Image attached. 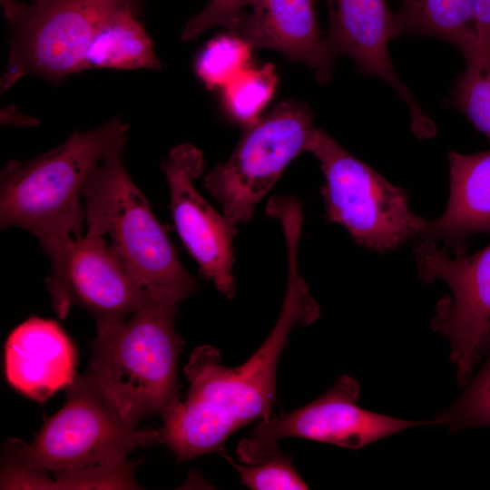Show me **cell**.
<instances>
[{
	"label": "cell",
	"mask_w": 490,
	"mask_h": 490,
	"mask_svg": "<svg viewBox=\"0 0 490 490\" xmlns=\"http://www.w3.org/2000/svg\"><path fill=\"white\" fill-rule=\"evenodd\" d=\"M288 279L279 316L267 339L242 365H222L211 346L195 348L184 373L188 393L163 420L161 443L178 461L223 450L229 436L243 426L270 417L275 401V379L281 352L295 327H306L320 315L309 286L299 272V240L286 241Z\"/></svg>",
	"instance_id": "1"
},
{
	"label": "cell",
	"mask_w": 490,
	"mask_h": 490,
	"mask_svg": "<svg viewBox=\"0 0 490 490\" xmlns=\"http://www.w3.org/2000/svg\"><path fill=\"white\" fill-rule=\"evenodd\" d=\"M129 124L115 116L86 132L75 131L59 146L26 161L11 160L0 173V226L20 228L39 243L82 236V190L98 163L128 140Z\"/></svg>",
	"instance_id": "2"
},
{
	"label": "cell",
	"mask_w": 490,
	"mask_h": 490,
	"mask_svg": "<svg viewBox=\"0 0 490 490\" xmlns=\"http://www.w3.org/2000/svg\"><path fill=\"white\" fill-rule=\"evenodd\" d=\"M177 308L148 294L137 311L91 343L85 374L131 427L152 416L163 418L181 401L177 362L184 340L175 330Z\"/></svg>",
	"instance_id": "3"
},
{
	"label": "cell",
	"mask_w": 490,
	"mask_h": 490,
	"mask_svg": "<svg viewBox=\"0 0 490 490\" xmlns=\"http://www.w3.org/2000/svg\"><path fill=\"white\" fill-rule=\"evenodd\" d=\"M127 141L98 163L82 190L86 232L109 236L110 244L152 298L179 305L197 289L164 227L124 167Z\"/></svg>",
	"instance_id": "4"
},
{
	"label": "cell",
	"mask_w": 490,
	"mask_h": 490,
	"mask_svg": "<svg viewBox=\"0 0 490 490\" xmlns=\"http://www.w3.org/2000/svg\"><path fill=\"white\" fill-rule=\"evenodd\" d=\"M161 443L159 430L127 426L112 402L84 374L65 387V403L34 439L8 443L1 482L8 488L48 472L116 467L136 448Z\"/></svg>",
	"instance_id": "5"
},
{
	"label": "cell",
	"mask_w": 490,
	"mask_h": 490,
	"mask_svg": "<svg viewBox=\"0 0 490 490\" xmlns=\"http://www.w3.org/2000/svg\"><path fill=\"white\" fill-rule=\"evenodd\" d=\"M7 22L8 59L1 91L24 76L59 84L84 71L87 54L119 15L142 10L141 0H40L25 5L1 0Z\"/></svg>",
	"instance_id": "6"
},
{
	"label": "cell",
	"mask_w": 490,
	"mask_h": 490,
	"mask_svg": "<svg viewBox=\"0 0 490 490\" xmlns=\"http://www.w3.org/2000/svg\"><path fill=\"white\" fill-rule=\"evenodd\" d=\"M308 152L325 177L321 195L329 221L342 225L359 245L386 252L424 234L428 220L408 207L405 190L393 185L315 129Z\"/></svg>",
	"instance_id": "7"
},
{
	"label": "cell",
	"mask_w": 490,
	"mask_h": 490,
	"mask_svg": "<svg viewBox=\"0 0 490 490\" xmlns=\"http://www.w3.org/2000/svg\"><path fill=\"white\" fill-rule=\"evenodd\" d=\"M312 119L304 103L278 104L250 123L229 159L204 177V188L232 225L248 223L288 164L308 152L316 129Z\"/></svg>",
	"instance_id": "8"
},
{
	"label": "cell",
	"mask_w": 490,
	"mask_h": 490,
	"mask_svg": "<svg viewBox=\"0 0 490 490\" xmlns=\"http://www.w3.org/2000/svg\"><path fill=\"white\" fill-rule=\"evenodd\" d=\"M40 246L51 262L45 279L51 305L62 319L73 306L81 307L94 319L97 335H104L137 311L148 297L103 236L67 235Z\"/></svg>",
	"instance_id": "9"
},
{
	"label": "cell",
	"mask_w": 490,
	"mask_h": 490,
	"mask_svg": "<svg viewBox=\"0 0 490 490\" xmlns=\"http://www.w3.org/2000/svg\"><path fill=\"white\" fill-rule=\"evenodd\" d=\"M358 382L341 376L324 394L289 414L261 420L238 445L240 462L257 465L281 455L284 437H301L350 449H359L412 426L435 420H404L366 410L358 406Z\"/></svg>",
	"instance_id": "10"
},
{
	"label": "cell",
	"mask_w": 490,
	"mask_h": 490,
	"mask_svg": "<svg viewBox=\"0 0 490 490\" xmlns=\"http://www.w3.org/2000/svg\"><path fill=\"white\" fill-rule=\"evenodd\" d=\"M414 254L423 281L440 279L451 290L437 303L430 326L449 340L457 381L466 386L490 327V244L470 256L451 258L435 240L424 239Z\"/></svg>",
	"instance_id": "11"
},
{
	"label": "cell",
	"mask_w": 490,
	"mask_h": 490,
	"mask_svg": "<svg viewBox=\"0 0 490 490\" xmlns=\"http://www.w3.org/2000/svg\"><path fill=\"white\" fill-rule=\"evenodd\" d=\"M203 165L202 152L189 143L175 146L161 163L180 239L198 263L200 273L231 299L235 295L232 243L238 230L196 190L193 181L201 174Z\"/></svg>",
	"instance_id": "12"
},
{
	"label": "cell",
	"mask_w": 490,
	"mask_h": 490,
	"mask_svg": "<svg viewBox=\"0 0 490 490\" xmlns=\"http://www.w3.org/2000/svg\"><path fill=\"white\" fill-rule=\"evenodd\" d=\"M329 25L328 44L337 56L353 58L358 68L380 77L401 96L414 129L428 128L431 121L403 84L392 66L387 45L398 35L396 14L387 0H327Z\"/></svg>",
	"instance_id": "13"
},
{
	"label": "cell",
	"mask_w": 490,
	"mask_h": 490,
	"mask_svg": "<svg viewBox=\"0 0 490 490\" xmlns=\"http://www.w3.org/2000/svg\"><path fill=\"white\" fill-rule=\"evenodd\" d=\"M229 27L252 47L275 49L328 82L336 55L319 33L315 0H257Z\"/></svg>",
	"instance_id": "14"
},
{
	"label": "cell",
	"mask_w": 490,
	"mask_h": 490,
	"mask_svg": "<svg viewBox=\"0 0 490 490\" xmlns=\"http://www.w3.org/2000/svg\"><path fill=\"white\" fill-rule=\"evenodd\" d=\"M75 358L74 346L59 324L33 316L6 340V379L18 392L43 403L74 381Z\"/></svg>",
	"instance_id": "15"
},
{
	"label": "cell",
	"mask_w": 490,
	"mask_h": 490,
	"mask_svg": "<svg viewBox=\"0 0 490 490\" xmlns=\"http://www.w3.org/2000/svg\"><path fill=\"white\" fill-rule=\"evenodd\" d=\"M450 194L444 213L428 220L423 239L441 240L462 256L469 237L490 233V150L450 152Z\"/></svg>",
	"instance_id": "16"
},
{
	"label": "cell",
	"mask_w": 490,
	"mask_h": 490,
	"mask_svg": "<svg viewBox=\"0 0 490 490\" xmlns=\"http://www.w3.org/2000/svg\"><path fill=\"white\" fill-rule=\"evenodd\" d=\"M475 0H401L396 14L397 33L446 40L458 48L466 62L477 54Z\"/></svg>",
	"instance_id": "17"
},
{
	"label": "cell",
	"mask_w": 490,
	"mask_h": 490,
	"mask_svg": "<svg viewBox=\"0 0 490 490\" xmlns=\"http://www.w3.org/2000/svg\"><path fill=\"white\" fill-rule=\"evenodd\" d=\"M139 11H127L111 21L92 44L85 69L135 70L162 68L152 42L140 22Z\"/></svg>",
	"instance_id": "18"
},
{
	"label": "cell",
	"mask_w": 490,
	"mask_h": 490,
	"mask_svg": "<svg viewBox=\"0 0 490 490\" xmlns=\"http://www.w3.org/2000/svg\"><path fill=\"white\" fill-rule=\"evenodd\" d=\"M481 368L466 385L462 395L449 407L438 412L436 424L447 426L451 433L468 428H490V327L484 336Z\"/></svg>",
	"instance_id": "19"
},
{
	"label": "cell",
	"mask_w": 490,
	"mask_h": 490,
	"mask_svg": "<svg viewBox=\"0 0 490 490\" xmlns=\"http://www.w3.org/2000/svg\"><path fill=\"white\" fill-rule=\"evenodd\" d=\"M277 74L271 64L261 67L246 66L225 86L224 103L237 120L251 123L271 98L277 83Z\"/></svg>",
	"instance_id": "20"
},
{
	"label": "cell",
	"mask_w": 490,
	"mask_h": 490,
	"mask_svg": "<svg viewBox=\"0 0 490 490\" xmlns=\"http://www.w3.org/2000/svg\"><path fill=\"white\" fill-rule=\"evenodd\" d=\"M252 48L230 32L219 35L210 41L198 56L196 73L210 89L225 86L248 66Z\"/></svg>",
	"instance_id": "21"
},
{
	"label": "cell",
	"mask_w": 490,
	"mask_h": 490,
	"mask_svg": "<svg viewBox=\"0 0 490 490\" xmlns=\"http://www.w3.org/2000/svg\"><path fill=\"white\" fill-rule=\"evenodd\" d=\"M454 103L490 140V54L466 62Z\"/></svg>",
	"instance_id": "22"
},
{
	"label": "cell",
	"mask_w": 490,
	"mask_h": 490,
	"mask_svg": "<svg viewBox=\"0 0 490 490\" xmlns=\"http://www.w3.org/2000/svg\"><path fill=\"white\" fill-rule=\"evenodd\" d=\"M229 464L238 472L241 483L252 490L308 489L293 466L290 459L279 455L267 462L241 466L236 464L230 456L223 454Z\"/></svg>",
	"instance_id": "23"
},
{
	"label": "cell",
	"mask_w": 490,
	"mask_h": 490,
	"mask_svg": "<svg viewBox=\"0 0 490 490\" xmlns=\"http://www.w3.org/2000/svg\"><path fill=\"white\" fill-rule=\"evenodd\" d=\"M257 0H210L205 7L193 15L181 31L180 40L197 39L205 30L217 25L230 27Z\"/></svg>",
	"instance_id": "24"
},
{
	"label": "cell",
	"mask_w": 490,
	"mask_h": 490,
	"mask_svg": "<svg viewBox=\"0 0 490 490\" xmlns=\"http://www.w3.org/2000/svg\"><path fill=\"white\" fill-rule=\"evenodd\" d=\"M35 1H40V0H34V2H35Z\"/></svg>",
	"instance_id": "25"
}]
</instances>
